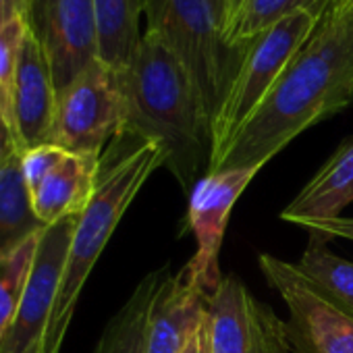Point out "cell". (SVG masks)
I'll return each instance as SVG.
<instances>
[{
  "label": "cell",
  "instance_id": "cell-21",
  "mask_svg": "<svg viewBox=\"0 0 353 353\" xmlns=\"http://www.w3.org/2000/svg\"><path fill=\"white\" fill-rule=\"evenodd\" d=\"M38 239L40 235L21 245L11 256L0 260V349H3V343L19 312L23 289L34 264Z\"/></svg>",
  "mask_w": 353,
  "mask_h": 353
},
{
  "label": "cell",
  "instance_id": "cell-5",
  "mask_svg": "<svg viewBox=\"0 0 353 353\" xmlns=\"http://www.w3.org/2000/svg\"><path fill=\"white\" fill-rule=\"evenodd\" d=\"M320 15L322 13L316 11L289 15L250 44L231 92L214 119V150L210 168L223 156L235 133L260 106L293 57L301 50L305 40L316 30Z\"/></svg>",
  "mask_w": 353,
  "mask_h": 353
},
{
  "label": "cell",
  "instance_id": "cell-9",
  "mask_svg": "<svg viewBox=\"0 0 353 353\" xmlns=\"http://www.w3.org/2000/svg\"><path fill=\"white\" fill-rule=\"evenodd\" d=\"M210 353H291L285 322L233 274L210 297Z\"/></svg>",
  "mask_w": 353,
  "mask_h": 353
},
{
  "label": "cell",
  "instance_id": "cell-8",
  "mask_svg": "<svg viewBox=\"0 0 353 353\" xmlns=\"http://www.w3.org/2000/svg\"><path fill=\"white\" fill-rule=\"evenodd\" d=\"M23 19L50 63L57 92L100 59L94 0H28Z\"/></svg>",
  "mask_w": 353,
  "mask_h": 353
},
{
  "label": "cell",
  "instance_id": "cell-19",
  "mask_svg": "<svg viewBox=\"0 0 353 353\" xmlns=\"http://www.w3.org/2000/svg\"><path fill=\"white\" fill-rule=\"evenodd\" d=\"M295 268L336 307L353 316V262L334 256L324 239L312 235Z\"/></svg>",
  "mask_w": 353,
  "mask_h": 353
},
{
  "label": "cell",
  "instance_id": "cell-27",
  "mask_svg": "<svg viewBox=\"0 0 353 353\" xmlns=\"http://www.w3.org/2000/svg\"><path fill=\"white\" fill-rule=\"evenodd\" d=\"M28 0H0V32L26 17Z\"/></svg>",
  "mask_w": 353,
  "mask_h": 353
},
{
  "label": "cell",
  "instance_id": "cell-18",
  "mask_svg": "<svg viewBox=\"0 0 353 353\" xmlns=\"http://www.w3.org/2000/svg\"><path fill=\"white\" fill-rule=\"evenodd\" d=\"M98 19V52L108 67L123 71L139 40L143 0H94Z\"/></svg>",
  "mask_w": 353,
  "mask_h": 353
},
{
  "label": "cell",
  "instance_id": "cell-29",
  "mask_svg": "<svg viewBox=\"0 0 353 353\" xmlns=\"http://www.w3.org/2000/svg\"><path fill=\"white\" fill-rule=\"evenodd\" d=\"M30 353H44V343H40V345H36Z\"/></svg>",
  "mask_w": 353,
  "mask_h": 353
},
{
  "label": "cell",
  "instance_id": "cell-20",
  "mask_svg": "<svg viewBox=\"0 0 353 353\" xmlns=\"http://www.w3.org/2000/svg\"><path fill=\"white\" fill-rule=\"evenodd\" d=\"M328 0H245L231 30L233 44H250L272 26L301 11L324 13Z\"/></svg>",
  "mask_w": 353,
  "mask_h": 353
},
{
  "label": "cell",
  "instance_id": "cell-26",
  "mask_svg": "<svg viewBox=\"0 0 353 353\" xmlns=\"http://www.w3.org/2000/svg\"><path fill=\"white\" fill-rule=\"evenodd\" d=\"M179 353H210V310H208V316L202 320L198 330L192 334V339L185 343V347Z\"/></svg>",
  "mask_w": 353,
  "mask_h": 353
},
{
  "label": "cell",
  "instance_id": "cell-10",
  "mask_svg": "<svg viewBox=\"0 0 353 353\" xmlns=\"http://www.w3.org/2000/svg\"><path fill=\"white\" fill-rule=\"evenodd\" d=\"M264 164L206 172L190 194V227L196 235V256L185 264L190 274L212 295L223 276L219 254L231 210Z\"/></svg>",
  "mask_w": 353,
  "mask_h": 353
},
{
  "label": "cell",
  "instance_id": "cell-1",
  "mask_svg": "<svg viewBox=\"0 0 353 353\" xmlns=\"http://www.w3.org/2000/svg\"><path fill=\"white\" fill-rule=\"evenodd\" d=\"M351 102L353 0H328L312 36L208 172L266 164L305 129Z\"/></svg>",
  "mask_w": 353,
  "mask_h": 353
},
{
  "label": "cell",
  "instance_id": "cell-15",
  "mask_svg": "<svg viewBox=\"0 0 353 353\" xmlns=\"http://www.w3.org/2000/svg\"><path fill=\"white\" fill-rule=\"evenodd\" d=\"M353 202V137L345 139L318 168L281 219L301 227L330 221Z\"/></svg>",
  "mask_w": 353,
  "mask_h": 353
},
{
  "label": "cell",
  "instance_id": "cell-4",
  "mask_svg": "<svg viewBox=\"0 0 353 353\" xmlns=\"http://www.w3.org/2000/svg\"><path fill=\"white\" fill-rule=\"evenodd\" d=\"M148 30L183 65L214 123L250 44H233L216 0H143Z\"/></svg>",
  "mask_w": 353,
  "mask_h": 353
},
{
  "label": "cell",
  "instance_id": "cell-17",
  "mask_svg": "<svg viewBox=\"0 0 353 353\" xmlns=\"http://www.w3.org/2000/svg\"><path fill=\"white\" fill-rule=\"evenodd\" d=\"M164 270H154L139 281L123 307L106 324L94 353H148V318Z\"/></svg>",
  "mask_w": 353,
  "mask_h": 353
},
{
  "label": "cell",
  "instance_id": "cell-13",
  "mask_svg": "<svg viewBox=\"0 0 353 353\" xmlns=\"http://www.w3.org/2000/svg\"><path fill=\"white\" fill-rule=\"evenodd\" d=\"M57 85L50 63L28 32L15 83V129L23 150L50 143L57 114Z\"/></svg>",
  "mask_w": 353,
  "mask_h": 353
},
{
  "label": "cell",
  "instance_id": "cell-2",
  "mask_svg": "<svg viewBox=\"0 0 353 353\" xmlns=\"http://www.w3.org/2000/svg\"><path fill=\"white\" fill-rule=\"evenodd\" d=\"M123 88V127L114 139L154 143L164 156V168L192 194L202 168H210L214 123L204 100L174 54L145 32L129 61L119 71Z\"/></svg>",
  "mask_w": 353,
  "mask_h": 353
},
{
  "label": "cell",
  "instance_id": "cell-14",
  "mask_svg": "<svg viewBox=\"0 0 353 353\" xmlns=\"http://www.w3.org/2000/svg\"><path fill=\"white\" fill-rule=\"evenodd\" d=\"M102 156L65 152V156L44 174V179L30 190L38 219L48 227L69 216H79L100 179Z\"/></svg>",
  "mask_w": 353,
  "mask_h": 353
},
{
  "label": "cell",
  "instance_id": "cell-24",
  "mask_svg": "<svg viewBox=\"0 0 353 353\" xmlns=\"http://www.w3.org/2000/svg\"><path fill=\"white\" fill-rule=\"evenodd\" d=\"M316 237L320 239H328V237H345L353 241V219H330V221H322V223H314L307 227Z\"/></svg>",
  "mask_w": 353,
  "mask_h": 353
},
{
  "label": "cell",
  "instance_id": "cell-11",
  "mask_svg": "<svg viewBox=\"0 0 353 353\" xmlns=\"http://www.w3.org/2000/svg\"><path fill=\"white\" fill-rule=\"evenodd\" d=\"M77 219L79 216L63 219L40 233L21 305L0 353H30L36 345L44 343Z\"/></svg>",
  "mask_w": 353,
  "mask_h": 353
},
{
  "label": "cell",
  "instance_id": "cell-12",
  "mask_svg": "<svg viewBox=\"0 0 353 353\" xmlns=\"http://www.w3.org/2000/svg\"><path fill=\"white\" fill-rule=\"evenodd\" d=\"M210 297L188 266L166 274L150 307L148 353H179L208 316Z\"/></svg>",
  "mask_w": 353,
  "mask_h": 353
},
{
  "label": "cell",
  "instance_id": "cell-23",
  "mask_svg": "<svg viewBox=\"0 0 353 353\" xmlns=\"http://www.w3.org/2000/svg\"><path fill=\"white\" fill-rule=\"evenodd\" d=\"M65 148L57 145V143H44L32 150H26L21 156V168H23V176H26V183L28 190L36 188L44 174L65 156Z\"/></svg>",
  "mask_w": 353,
  "mask_h": 353
},
{
  "label": "cell",
  "instance_id": "cell-22",
  "mask_svg": "<svg viewBox=\"0 0 353 353\" xmlns=\"http://www.w3.org/2000/svg\"><path fill=\"white\" fill-rule=\"evenodd\" d=\"M28 36L26 19H19L0 32V117L15 129V83L21 48ZM19 137V135H17ZM21 143V141H19ZM26 152V150H23Z\"/></svg>",
  "mask_w": 353,
  "mask_h": 353
},
{
  "label": "cell",
  "instance_id": "cell-25",
  "mask_svg": "<svg viewBox=\"0 0 353 353\" xmlns=\"http://www.w3.org/2000/svg\"><path fill=\"white\" fill-rule=\"evenodd\" d=\"M21 152H23V148L19 143L17 133L3 117H0V166H5L13 156H17Z\"/></svg>",
  "mask_w": 353,
  "mask_h": 353
},
{
  "label": "cell",
  "instance_id": "cell-7",
  "mask_svg": "<svg viewBox=\"0 0 353 353\" xmlns=\"http://www.w3.org/2000/svg\"><path fill=\"white\" fill-rule=\"evenodd\" d=\"M260 270L289 310L291 353H353V316L326 299L291 262L260 254Z\"/></svg>",
  "mask_w": 353,
  "mask_h": 353
},
{
  "label": "cell",
  "instance_id": "cell-6",
  "mask_svg": "<svg viewBox=\"0 0 353 353\" xmlns=\"http://www.w3.org/2000/svg\"><path fill=\"white\" fill-rule=\"evenodd\" d=\"M121 127V73L98 59L59 92L50 143L75 154L102 156Z\"/></svg>",
  "mask_w": 353,
  "mask_h": 353
},
{
  "label": "cell",
  "instance_id": "cell-30",
  "mask_svg": "<svg viewBox=\"0 0 353 353\" xmlns=\"http://www.w3.org/2000/svg\"><path fill=\"white\" fill-rule=\"evenodd\" d=\"M216 5H219V9H221V0H216Z\"/></svg>",
  "mask_w": 353,
  "mask_h": 353
},
{
  "label": "cell",
  "instance_id": "cell-3",
  "mask_svg": "<svg viewBox=\"0 0 353 353\" xmlns=\"http://www.w3.org/2000/svg\"><path fill=\"white\" fill-rule=\"evenodd\" d=\"M160 166H164V156L154 143L131 145L114 139L108 154H102L98 188L73 231L65 274L44 334V353H61L92 268L143 183Z\"/></svg>",
  "mask_w": 353,
  "mask_h": 353
},
{
  "label": "cell",
  "instance_id": "cell-16",
  "mask_svg": "<svg viewBox=\"0 0 353 353\" xmlns=\"http://www.w3.org/2000/svg\"><path fill=\"white\" fill-rule=\"evenodd\" d=\"M21 156L23 152L0 166V260L36 239L46 229L34 210Z\"/></svg>",
  "mask_w": 353,
  "mask_h": 353
},
{
  "label": "cell",
  "instance_id": "cell-28",
  "mask_svg": "<svg viewBox=\"0 0 353 353\" xmlns=\"http://www.w3.org/2000/svg\"><path fill=\"white\" fill-rule=\"evenodd\" d=\"M245 0H221V17H223V30L227 40L231 42V30L235 26V19L241 11Z\"/></svg>",
  "mask_w": 353,
  "mask_h": 353
}]
</instances>
